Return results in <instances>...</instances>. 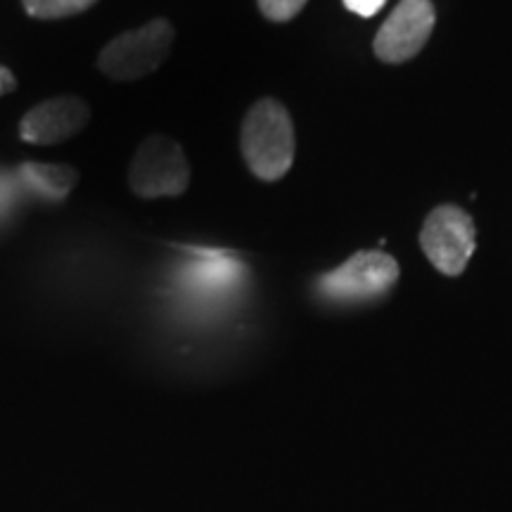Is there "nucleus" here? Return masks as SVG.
Wrapping results in <instances>:
<instances>
[{"label": "nucleus", "mask_w": 512, "mask_h": 512, "mask_svg": "<svg viewBox=\"0 0 512 512\" xmlns=\"http://www.w3.org/2000/svg\"><path fill=\"white\" fill-rule=\"evenodd\" d=\"M242 157L249 171L264 183L280 181L294 164V124L283 102L264 98L249 107L242 121Z\"/></svg>", "instance_id": "1"}, {"label": "nucleus", "mask_w": 512, "mask_h": 512, "mask_svg": "<svg viewBox=\"0 0 512 512\" xmlns=\"http://www.w3.org/2000/svg\"><path fill=\"white\" fill-rule=\"evenodd\" d=\"M401 268L394 256L384 252H358L335 271L316 280V292L323 302L337 306H358L382 299L399 283Z\"/></svg>", "instance_id": "2"}, {"label": "nucleus", "mask_w": 512, "mask_h": 512, "mask_svg": "<svg viewBox=\"0 0 512 512\" xmlns=\"http://www.w3.org/2000/svg\"><path fill=\"white\" fill-rule=\"evenodd\" d=\"M176 31L166 19H155L136 31H126L107 43L98 57V69L112 81H136L157 72L169 57Z\"/></svg>", "instance_id": "3"}, {"label": "nucleus", "mask_w": 512, "mask_h": 512, "mask_svg": "<svg viewBox=\"0 0 512 512\" xmlns=\"http://www.w3.org/2000/svg\"><path fill=\"white\" fill-rule=\"evenodd\" d=\"M420 247L439 273L458 278L477 249L475 219L458 204H439L422 223Z\"/></svg>", "instance_id": "4"}, {"label": "nucleus", "mask_w": 512, "mask_h": 512, "mask_svg": "<svg viewBox=\"0 0 512 512\" xmlns=\"http://www.w3.org/2000/svg\"><path fill=\"white\" fill-rule=\"evenodd\" d=\"M128 185L143 200L183 195L190 185V164L183 147L166 136L143 140L128 166Z\"/></svg>", "instance_id": "5"}, {"label": "nucleus", "mask_w": 512, "mask_h": 512, "mask_svg": "<svg viewBox=\"0 0 512 512\" xmlns=\"http://www.w3.org/2000/svg\"><path fill=\"white\" fill-rule=\"evenodd\" d=\"M437 10L432 0H399L392 15L384 19L377 31L373 50L384 64H401L413 60L430 41Z\"/></svg>", "instance_id": "6"}, {"label": "nucleus", "mask_w": 512, "mask_h": 512, "mask_svg": "<svg viewBox=\"0 0 512 512\" xmlns=\"http://www.w3.org/2000/svg\"><path fill=\"white\" fill-rule=\"evenodd\" d=\"M91 121V107L74 95H62L31 107L19 121V138L31 145H57L74 138Z\"/></svg>", "instance_id": "7"}, {"label": "nucleus", "mask_w": 512, "mask_h": 512, "mask_svg": "<svg viewBox=\"0 0 512 512\" xmlns=\"http://www.w3.org/2000/svg\"><path fill=\"white\" fill-rule=\"evenodd\" d=\"M19 176H22L24 183L31 185L38 195L46 197L50 202H62L64 197L74 190L76 181H79V171L67 164L27 162L19 169Z\"/></svg>", "instance_id": "8"}, {"label": "nucleus", "mask_w": 512, "mask_h": 512, "mask_svg": "<svg viewBox=\"0 0 512 512\" xmlns=\"http://www.w3.org/2000/svg\"><path fill=\"white\" fill-rule=\"evenodd\" d=\"M95 3H98V0H22L24 10L36 19L72 17L93 8Z\"/></svg>", "instance_id": "9"}, {"label": "nucleus", "mask_w": 512, "mask_h": 512, "mask_svg": "<svg viewBox=\"0 0 512 512\" xmlns=\"http://www.w3.org/2000/svg\"><path fill=\"white\" fill-rule=\"evenodd\" d=\"M259 3L261 15L271 22H290L304 10L309 0H256Z\"/></svg>", "instance_id": "10"}, {"label": "nucleus", "mask_w": 512, "mask_h": 512, "mask_svg": "<svg viewBox=\"0 0 512 512\" xmlns=\"http://www.w3.org/2000/svg\"><path fill=\"white\" fill-rule=\"evenodd\" d=\"M344 8L358 17H375L384 8L387 0H342Z\"/></svg>", "instance_id": "11"}, {"label": "nucleus", "mask_w": 512, "mask_h": 512, "mask_svg": "<svg viewBox=\"0 0 512 512\" xmlns=\"http://www.w3.org/2000/svg\"><path fill=\"white\" fill-rule=\"evenodd\" d=\"M15 88H17L15 74H12L8 67H3V64H0V98L15 91Z\"/></svg>", "instance_id": "12"}]
</instances>
